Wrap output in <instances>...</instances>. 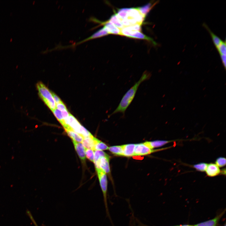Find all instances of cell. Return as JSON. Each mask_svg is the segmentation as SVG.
Masks as SVG:
<instances>
[{"mask_svg":"<svg viewBox=\"0 0 226 226\" xmlns=\"http://www.w3.org/2000/svg\"><path fill=\"white\" fill-rule=\"evenodd\" d=\"M208 164L205 163H200L196 164L193 165V167L196 170L201 171H205Z\"/></svg>","mask_w":226,"mask_h":226,"instance_id":"25","label":"cell"},{"mask_svg":"<svg viewBox=\"0 0 226 226\" xmlns=\"http://www.w3.org/2000/svg\"><path fill=\"white\" fill-rule=\"evenodd\" d=\"M26 213L28 216L30 218L31 221L33 222L35 226H38L30 211L28 210H27L26 211Z\"/></svg>","mask_w":226,"mask_h":226,"instance_id":"32","label":"cell"},{"mask_svg":"<svg viewBox=\"0 0 226 226\" xmlns=\"http://www.w3.org/2000/svg\"><path fill=\"white\" fill-rule=\"evenodd\" d=\"M121 19L126 21L130 26L138 24H141L145 18L136 8H124L119 9L117 13Z\"/></svg>","mask_w":226,"mask_h":226,"instance_id":"2","label":"cell"},{"mask_svg":"<svg viewBox=\"0 0 226 226\" xmlns=\"http://www.w3.org/2000/svg\"><path fill=\"white\" fill-rule=\"evenodd\" d=\"M203 26L206 29L209 33L214 46L216 47H217L222 42L219 37L215 35L209 29L207 25L205 23L203 24Z\"/></svg>","mask_w":226,"mask_h":226,"instance_id":"17","label":"cell"},{"mask_svg":"<svg viewBox=\"0 0 226 226\" xmlns=\"http://www.w3.org/2000/svg\"><path fill=\"white\" fill-rule=\"evenodd\" d=\"M109 147L105 143L99 140L95 144L94 150H107Z\"/></svg>","mask_w":226,"mask_h":226,"instance_id":"23","label":"cell"},{"mask_svg":"<svg viewBox=\"0 0 226 226\" xmlns=\"http://www.w3.org/2000/svg\"><path fill=\"white\" fill-rule=\"evenodd\" d=\"M98 175L101 189L103 193L104 202L106 215L112 223L109 212L107 202L108 182L105 173L100 169H96Z\"/></svg>","mask_w":226,"mask_h":226,"instance_id":"4","label":"cell"},{"mask_svg":"<svg viewBox=\"0 0 226 226\" xmlns=\"http://www.w3.org/2000/svg\"><path fill=\"white\" fill-rule=\"evenodd\" d=\"M221 173L223 174V175L224 174V175H225V173H226L225 169H223L221 170Z\"/></svg>","mask_w":226,"mask_h":226,"instance_id":"36","label":"cell"},{"mask_svg":"<svg viewBox=\"0 0 226 226\" xmlns=\"http://www.w3.org/2000/svg\"><path fill=\"white\" fill-rule=\"evenodd\" d=\"M53 114L60 122L62 126L64 125V119L62 117L61 112L57 108H56L52 111Z\"/></svg>","mask_w":226,"mask_h":226,"instance_id":"26","label":"cell"},{"mask_svg":"<svg viewBox=\"0 0 226 226\" xmlns=\"http://www.w3.org/2000/svg\"><path fill=\"white\" fill-rule=\"evenodd\" d=\"M108 21L112 23L120 29L124 27L121 23V19L118 16L116 13L112 15Z\"/></svg>","mask_w":226,"mask_h":226,"instance_id":"18","label":"cell"},{"mask_svg":"<svg viewBox=\"0 0 226 226\" xmlns=\"http://www.w3.org/2000/svg\"><path fill=\"white\" fill-rule=\"evenodd\" d=\"M94 163L96 162L102 157H107L109 156L102 151L94 150Z\"/></svg>","mask_w":226,"mask_h":226,"instance_id":"24","label":"cell"},{"mask_svg":"<svg viewBox=\"0 0 226 226\" xmlns=\"http://www.w3.org/2000/svg\"><path fill=\"white\" fill-rule=\"evenodd\" d=\"M75 149L81 161L85 163L86 160L85 148L80 143L73 141Z\"/></svg>","mask_w":226,"mask_h":226,"instance_id":"12","label":"cell"},{"mask_svg":"<svg viewBox=\"0 0 226 226\" xmlns=\"http://www.w3.org/2000/svg\"><path fill=\"white\" fill-rule=\"evenodd\" d=\"M68 136L72 139L73 141L79 143H82L83 137L79 134L75 132L72 129L65 130Z\"/></svg>","mask_w":226,"mask_h":226,"instance_id":"16","label":"cell"},{"mask_svg":"<svg viewBox=\"0 0 226 226\" xmlns=\"http://www.w3.org/2000/svg\"><path fill=\"white\" fill-rule=\"evenodd\" d=\"M205 171L207 176L211 177L216 176L221 173L219 167L213 163L208 164Z\"/></svg>","mask_w":226,"mask_h":226,"instance_id":"10","label":"cell"},{"mask_svg":"<svg viewBox=\"0 0 226 226\" xmlns=\"http://www.w3.org/2000/svg\"><path fill=\"white\" fill-rule=\"evenodd\" d=\"M135 144H129L122 145L123 156L130 157L134 156Z\"/></svg>","mask_w":226,"mask_h":226,"instance_id":"15","label":"cell"},{"mask_svg":"<svg viewBox=\"0 0 226 226\" xmlns=\"http://www.w3.org/2000/svg\"><path fill=\"white\" fill-rule=\"evenodd\" d=\"M121 35L130 38L146 40L152 42L156 45V43L151 38L144 35L141 31H135L131 29L129 26L124 27L121 29Z\"/></svg>","mask_w":226,"mask_h":226,"instance_id":"5","label":"cell"},{"mask_svg":"<svg viewBox=\"0 0 226 226\" xmlns=\"http://www.w3.org/2000/svg\"><path fill=\"white\" fill-rule=\"evenodd\" d=\"M195 226L194 225V226Z\"/></svg>","mask_w":226,"mask_h":226,"instance_id":"39","label":"cell"},{"mask_svg":"<svg viewBox=\"0 0 226 226\" xmlns=\"http://www.w3.org/2000/svg\"><path fill=\"white\" fill-rule=\"evenodd\" d=\"M150 76V73L146 71L143 73L139 80L124 94L118 106L111 115L118 113H121L124 114L134 99L140 85L143 82L148 79Z\"/></svg>","mask_w":226,"mask_h":226,"instance_id":"1","label":"cell"},{"mask_svg":"<svg viewBox=\"0 0 226 226\" xmlns=\"http://www.w3.org/2000/svg\"><path fill=\"white\" fill-rule=\"evenodd\" d=\"M85 156L89 160L94 162V151L92 149L85 148Z\"/></svg>","mask_w":226,"mask_h":226,"instance_id":"27","label":"cell"},{"mask_svg":"<svg viewBox=\"0 0 226 226\" xmlns=\"http://www.w3.org/2000/svg\"><path fill=\"white\" fill-rule=\"evenodd\" d=\"M172 141L169 140H156L151 142L146 141L143 143L148 148L153 149L155 148L162 146Z\"/></svg>","mask_w":226,"mask_h":226,"instance_id":"14","label":"cell"},{"mask_svg":"<svg viewBox=\"0 0 226 226\" xmlns=\"http://www.w3.org/2000/svg\"><path fill=\"white\" fill-rule=\"evenodd\" d=\"M215 164L219 168L225 166L226 165L225 158L219 157L217 158L216 160Z\"/></svg>","mask_w":226,"mask_h":226,"instance_id":"28","label":"cell"},{"mask_svg":"<svg viewBox=\"0 0 226 226\" xmlns=\"http://www.w3.org/2000/svg\"><path fill=\"white\" fill-rule=\"evenodd\" d=\"M56 108H57V109L61 111L67 110L66 106L62 102L56 104Z\"/></svg>","mask_w":226,"mask_h":226,"instance_id":"30","label":"cell"},{"mask_svg":"<svg viewBox=\"0 0 226 226\" xmlns=\"http://www.w3.org/2000/svg\"><path fill=\"white\" fill-rule=\"evenodd\" d=\"M110 157H102L97 161L94 163L96 169H100L105 173L110 172L109 165Z\"/></svg>","mask_w":226,"mask_h":226,"instance_id":"7","label":"cell"},{"mask_svg":"<svg viewBox=\"0 0 226 226\" xmlns=\"http://www.w3.org/2000/svg\"><path fill=\"white\" fill-rule=\"evenodd\" d=\"M220 55H226V40L222 42L216 47Z\"/></svg>","mask_w":226,"mask_h":226,"instance_id":"22","label":"cell"},{"mask_svg":"<svg viewBox=\"0 0 226 226\" xmlns=\"http://www.w3.org/2000/svg\"><path fill=\"white\" fill-rule=\"evenodd\" d=\"M61 113L64 121L67 120L70 113L67 110L61 111Z\"/></svg>","mask_w":226,"mask_h":226,"instance_id":"33","label":"cell"},{"mask_svg":"<svg viewBox=\"0 0 226 226\" xmlns=\"http://www.w3.org/2000/svg\"><path fill=\"white\" fill-rule=\"evenodd\" d=\"M167 148H168L159 149L153 150L148 148L143 143L137 144H135L134 156L144 155L152 153L159 150L164 149Z\"/></svg>","mask_w":226,"mask_h":226,"instance_id":"6","label":"cell"},{"mask_svg":"<svg viewBox=\"0 0 226 226\" xmlns=\"http://www.w3.org/2000/svg\"><path fill=\"white\" fill-rule=\"evenodd\" d=\"M108 149L112 153L117 155L123 156V151L121 146L110 147Z\"/></svg>","mask_w":226,"mask_h":226,"instance_id":"20","label":"cell"},{"mask_svg":"<svg viewBox=\"0 0 226 226\" xmlns=\"http://www.w3.org/2000/svg\"><path fill=\"white\" fill-rule=\"evenodd\" d=\"M225 211L215 217L213 218L198 223L195 225V226H217L218 223L222 216L224 213Z\"/></svg>","mask_w":226,"mask_h":226,"instance_id":"13","label":"cell"},{"mask_svg":"<svg viewBox=\"0 0 226 226\" xmlns=\"http://www.w3.org/2000/svg\"><path fill=\"white\" fill-rule=\"evenodd\" d=\"M90 20L104 25V27L109 34H113L121 35V29L108 21L105 22H101L95 18H91Z\"/></svg>","mask_w":226,"mask_h":226,"instance_id":"8","label":"cell"},{"mask_svg":"<svg viewBox=\"0 0 226 226\" xmlns=\"http://www.w3.org/2000/svg\"><path fill=\"white\" fill-rule=\"evenodd\" d=\"M79 134L83 137L92 136V134L83 126H81L79 131Z\"/></svg>","mask_w":226,"mask_h":226,"instance_id":"29","label":"cell"},{"mask_svg":"<svg viewBox=\"0 0 226 226\" xmlns=\"http://www.w3.org/2000/svg\"><path fill=\"white\" fill-rule=\"evenodd\" d=\"M67 122L68 125L71 129L75 132L79 134L80 129L82 125L70 113L67 119Z\"/></svg>","mask_w":226,"mask_h":226,"instance_id":"11","label":"cell"},{"mask_svg":"<svg viewBox=\"0 0 226 226\" xmlns=\"http://www.w3.org/2000/svg\"><path fill=\"white\" fill-rule=\"evenodd\" d=\"M221 60L224 68L226 69V55H220Z\"/></svg>","mask_w":226,"mask_h":226,"instance_id":"34","label":"cell"},{"mask_svg":"<svg viewBox=\"0 0 226 226\" xmlns=\"http://www.w3.org/2000/svg\"><path fill=\"white\" fill-rule=\"evenodd\" d=\"M51 93L56 105L62 102V101L61 100L59 97L55 93L53 92H51Z\"/></svg>","mask_w":226,"mask_h":226,"instance_id":"31","label":"cell"},{"mask_svg":"<svg viewBox=\"0 0 226 226\" xmlns=\"http://www.w3.org/2000/svg\"><path fill=\"white\" fill-rule=\"evenodd\" d=\"M224 226H226V224H225V225H224Z\"/></svg>","mask_w":226,"mask_h":226,"instance_id":"38","label":"cell"},{"mask_svg":"<svg viewBox=\"0 0 226 226\" xmlns=\"http://www.w3.org/2000/svg\"><path fill=\"white\" fill-rule=\"evenodd\" d=\"M136 221H137V224L136 225V226H149L148 225H146L144 224H143V223H141L140 222H139V221L137 219V220H136Z\"/></svg>","mask_w":226,"mask_h":226,"instance_id":"35","label":"cell"},{"mask_svg":"<svg viewBox=\"0 0 226 226\" xmlns=\"http://www.w3.org/2000/svg\"><path fill=\"white\" fill-rule=\"evenodd\" d=\"M36 87L40 98L48 108L53 111L56 108V105L51 92L41 82H38L36 84Z\"/></svg>","mask_w":226,"mask_h":226,"instance_id":"3","label":"cell"},{"mask_svg":"<svg viewBox=\"0 0 226 226\" xmlns=\"http://www.w3.org/2000/svg\"><path fill=\"white\" fill-rule=\"evenodd\" d=\"M99 140L92 135L83 137L82 143L85 148L90 149L94 150L95 145Z\"/></svg>","mask_w":226,"mask_h":226,"instance_id":"9","label":"cell"},{"mask_svg":"<svg viewBox=\"0 0 226 226\" xmlns=\"http://www.w3.org/2000/svg\"><path fill=\"white\" fill-rule=\"evenodd\" d=\"M152 6L153 5H152L151 3H149L142 7L137 8L140 13L145 17L147 13L152 7Z\"/></svg>","mask_w":226,"mask_h":226,"instance_id":"21","label":"cell"},{"mask_svg":"<svg viewBox=\"0 0 226 226\" xmlns=\"http://www.w3.org/2000/svg\"><path fill=\"white\" fill-rule=\"evenodd\" d=\"M109 33L103 27L88 37L89 40L100 38L107 35Z\"/></svg>","mask_w":226,"mask_h":226,"instance_id":"19","label":"cell"},{"mask_svg":"<svg viewBox=\"0 0 226 226\" xmlns=\"http://www.w3.org/2000/svg\"><path fill=\"white\" fill-rule=\"evenodd\" d=\"M193 226V225H178V226Z\"/></svg>","mask_w":226,"mask_h":226,"instance_id":"37","label":"cell"}]
</instances>
